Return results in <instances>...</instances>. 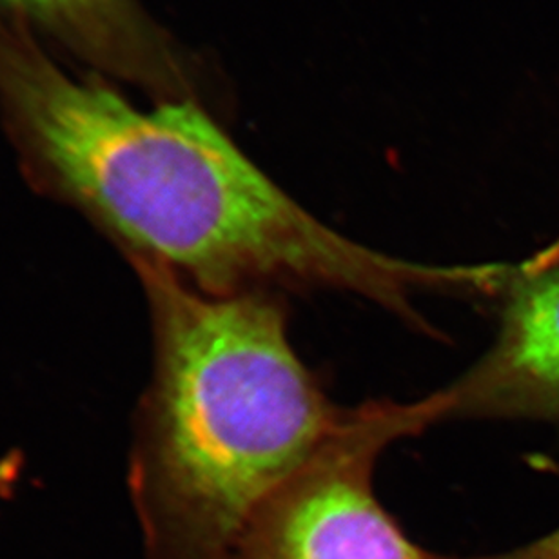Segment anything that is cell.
I'll list each match as a JSON object with an SVG mask.
<instances>
[{"instance_id": "1", "label": "cell", "mask_w": 559, "mask_h": 559, "mask_svg": "<svg viewBox=\"0 0 559 559\" xmlns=\"http://www.w3.org/2000/svg\"><path fill=\"white\" fill-rule=\"evenodd\" d=\"M0 122L32 180L211 296L347 290L378 300L393 260L325 226L197 100L140 108L75 75L0 10Z\"/></svg>"}, {"instance_id": "3", "label": "cell", "mask_w": 559, "mask_h": 559, "mask_svg": "<svg viewBox=\"0 0 559 559\" xmlns=\"http://www.w3.org/2000/svg\"><path fill=\"white\" fill-rule=\"evenodd\" d=\"M421 404L369 402L259 512L233 559L451 558L419 547L378 500L380 452L425 429Z\"/></svg>"}, {"instance_id": "4", "label": "cell", "mask_w": 559, "mask_h": 559, "mask_svg": "<svg viewBox=\"0 0 559 559\" xmlns=\"http://www.w3.org/2000/svg\"><path fill=\"white\" fill-rule=\"evenodd\" d=\"M500 333L460 380L427 396L432 421L559 418V270L518 267L501 293Z\"/></svg>"}, {"instance_id": "5", "label": "cell", "mask_w": 559, "mask_h": 559, "mask_svg": "<svg viewBox=\"0 0 559 559\" xmlns=\"http://www.w3.org/2000/svg\"><path fill=\"white\" fill-rule=\"evenodd\" d=\"M0 10L93 75L160 100H197L193 60L140 0H0Z\"/></svg>"}, {"instance_id": "2", "label": "cell", "mask_w": 559, "mask_h": 559, "mask_svg": "<svg viewBox=\"0 0 559 559\" xmlns=\"http://www.w3.org/2000/svg\"><path fill=\"white\" fill-rule=\"evenodd\" d=\"M136 264L156 340L133 471L147 555L233 559L355 409L333 404L301 364L282 295H205L153 260Z\"/></svg>"}, {"instance_id": "6", "label": "cell", "mask_w": 559, "mask_h": 559, "mask_svg": "<svg viewBox=\"0 0 559 559\" xmlns=\"http://www.w3.org/2000/svg\"><path fill=\"white\" fill-rule=\"evenodd\" d=\"M490 559H559V528L533 544L518 549L490 556Z\"/></svg>"}]
</instances>
